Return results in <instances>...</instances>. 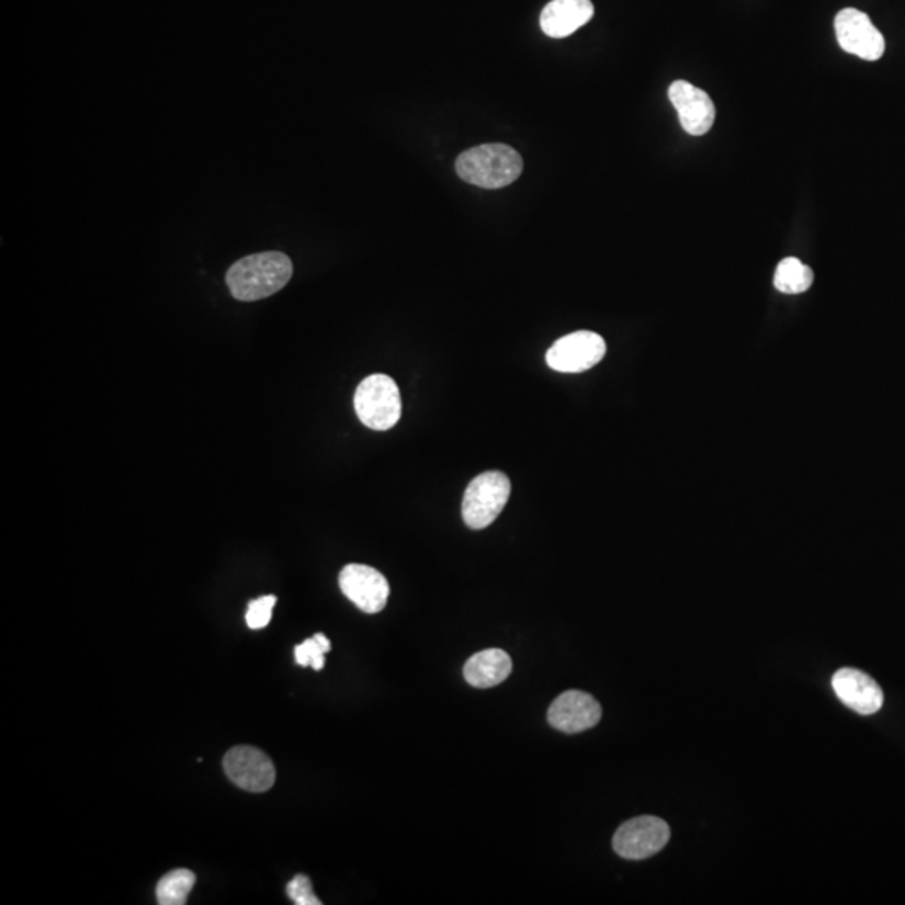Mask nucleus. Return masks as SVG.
<instances>
[{"instance_id": "1", "label": "nucleus", "mask_w": 905, "mask_h": 905, "mask_svg": "<svg viewBox=\"0 0 905 905\" xmlns=\"http://www.w3.org/2000/svg\"><path fill=\"white\" fill-rule=\"evenodd\" d=\"M291 259L282 252H262L244 257L227 272V285L237 301L253 302L270 297L292 279Z\"/></svg>"}, {"instance_id": "2", "label": "nucleus", "mask_w": 905, "mask_h": 905, "mask_svg": "<svg viewBox=\"0 0 905 905\" xmlns=\"http://www.w3.org/2000/svg\"><path fill=\"white\" fill-rule=\"evenodd\" d=\"M455 167L459 177L470 185L498 190L511 185L522 174L523 160L511 146L488 143L463 151Z\"/></svg>"}, {"instance_id": "3", "label": "nucleus", "mask_w": 905, "mask_h": 905, "mask_svg": "<svg viewBox=\"0 0 905 905\" xmlns=\"http://www.w3.org/2000/svg\"><path fill=\"white\" fill-rule=\"evenodd\" d=\"M354 408L364 427L386 431L401 419V393L398 384L386 374H373L359 384Z\"/></svg>"}, {"instance_id": "4", "label": "nucleus", "mask_w": 905, "mask_h": 905, "mask_svg": "<svg viewBox=\"0 0 905 905\" xmlns=\"http://www.w3.org/2000/svg\"><path fill=\"white\" fill-rule=\"evenodd\" d=\"M511 494V483L501 472H487L472 479L463 497L462 516L473 530L490 527Z\"/></svg>"}, {"instance_id": "5", "label": "nucleus", "mask_w": 905, "mask_h": 905, "mask_svg": "<svg viewBox=\"0 0 905 905\" xmlns=\"http://www.w3.org/2000/svg\"><path fill=\"white\" fill-rule=\"evenodd\" d=\"M608 346L592 330H577L554 342L547 352V364L557 373L577 374L592 370L602 361Z\"/></svg>"}, {"instance_id": "6", "label": "nucleus", "mask_w": 905, "mask_h": 905, "mask_svg": "<svg viewBox=\"0 0 905 905\" xmlns=\"http://www.w3.org/2000/svg\"><path fill=\"white\" fill-rule=\"evenodd\" d=\"M669 838L671 830L663 818L644 815L622 824L615 832L612 845L622 859L644 860L660 852Z\"/></svg>"}, {"instance_id": "7", "label": "nucleus", "mask_w": 905, "mask_h": 905, "mask_svg": "<svg viewBox=\"0 0 905 905\" xmlns=\"http://www.w3.org/2000/svg\"><path fill=\"white\" fill-rule=\"evenodd\" d=\"M224 770L231 783L250 793H263L275 783V765L262 749L235 746L225 755Z\"/></svg>"}, {"instance_id": "8", "label": "nucleus", "mask_w": 905, "mask_h": 905, "mask_svg": "<svg viewBox=\"0 0 905 905\" xmlns=\"http://www.w3.org/2000/svg\"><path fill=\"white\" fill-rule=\"evenodd\" d=\"M835 34L845 53L878 60L884 56L885 39L866 12L857 9H844L835 18Z\"/></svg>"}, {"instance_id": "9", "label": "nucleus", "mask_w": 905, "mask_h": 905, "mask_svg": "<svg viewBox=\"0 0 905 905\" xmlns=\"http://www.w3.org/2000/svg\"><path fill=\"white\" fill-rule=\"evenodd\" d=\"M342 593L366 614H377L386 608L389 584L370 565L349 564L339 574Z\"/></svg>"}, {"instance_id": "10", "label": "nucleus", "mask_w": 905, "mask_h": 905, "mask_svg": "<svg viewBox=\"0 0 905 905\" xmlns=\"http://www.w3.org/2000/svg\"><path fill=\"white\" fill-rule=\"evenodd\" d=\"M668 94L688 135L703 136L713 128L716 108L703 89L688 81H675L669 86Z\"/></svg>"}, {"instance_id": "11", "label": "nucleus", "mask_w": 905, "mask_h": 905, "mask_svg": "<svg viewBox=\"0 0 905 905\" xmlns=\"http://www.w3.org/2000/svg\"><path fill=\"white\" fill-rule=\"evenodd\" d=\"M602 717V708L590 694L582 691H567L552 703L548 723L562 733H582L593 728Z\"/></svg>"}, {"instance_id": "12", "label": "nucleus", "mask_w": 905, "mask_h": 905, "mask_svg": "<svg viewBox=\"0 0 905 905\" xmlns=\"http://www.w3.org/2000/svg\"><path fill=\"white\" fill-rule=\"evenodd\" d=\"M832 688L845 706L859 714L878 713L884 704L881 686L859 669L844 668L835 672Z\"/></svg>"}, {"instance_id": "13", "label": "nucleus", "mask_w": 905, "mask_h": 905, "mask_svg": "<svg viewBox=\"0 0 905 905\" xmlns=\"http://www.w3.org/2000/svg\"><path fill=\"white\" fill-rule=\"evenodd\" d=\"M590 0H552L540 14V27L554 39L572 36L592 19Z\"/></svg>"}, {"instance_id": "14", "label": "nucleus", "mask_w": 905, "mask_h": 905, "mask_svg": "<svg viewBox=\"0 0 905 905\" xmlns=\"http://www.w3.org/2000/svg\"><path fill=\"white\" fill-rule=\"evenodd\" d=\"M511 668L513 664L505 651L487 649L470 657L463 668V676L473 688H494L510 676Z\"/></svg>"}, {"instance_id": "15", "label": "nucleus", "mask_w": 905, "mask_h": 905, "mask_svg": "<svg viewBox=\"0 0 905 905\" xmlns=\"http://www.w3.org/2000/svg\"><path fill=\"white\" fill-rule=\"evenodd\" d=\"M773 284L781 294H803L812 287L813 270L805 265L802 260L789 257V259H783L778 263Z\"/></svg>"}, {"instance_id": "16", "label": "nucleus", "mask_w": 905, "mask_h": 905, "mask_svg": "<svg viewBox=\"0 0 905 905\" xmlns=\"http://www.w3.org/2000/svg\"><path fill=\"white\" fill-rule=\"evenodd\" d=\"M195 873L192 870L177 869L168 872L161 878L157 885L158 904L161 905H183L186 904L190 892L195 887Z\"/></svg>"}, {"instance_id": "17", "label": "nucleus", "mask_w": 905, "mask_h": 905, "mask_svg": "<svg viewBox=\"0 0 905 905\" xmlns=\"http://www.w3.org/2000/svg\"><path fill=\"white\" fill-rule=\"evenodd\" d=\"M330 641L324 636L323 632H317L313 640L304 641L295 647V663L302 668L316 669L320 671L326 664V654L330 651Z\"/></svg>"}, {"instance_id": "18", "label": "nucleus", "mask_w": 905, "mask_h": 905, "mask_svg": "<svg viewBox=\"0 0 905 905\" xmlns=\"http://www.w3.org/2000/svg\"><path fill=\"white\" fill-rule=\"evenodd\" d=\"M275 603H278V597L275 596H263L252 600L249 603V609H247V625L253 631L267 627L272 621V611H274Z\"/></svg>"}, {"instance_id": "19", "label": "nucleus", "mask_w": 905, "mask_h": 905, "mask_svg": "<svg viewBox=\"0 0 905 905\" xmlns=\"http://www.w3.org/2000/svg\"><path fill=\"white\" fill-rule=\"evenodd\" d=\"M289 897L297 905H320L323 902L317 898L313 891V882L307 875H295L287 885Z\"/></svg>"}]
</instances>
